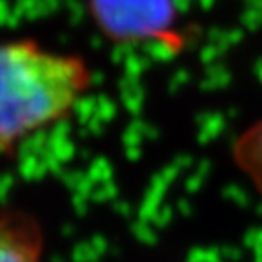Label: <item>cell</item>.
Instances as JSON below:
<instances>
[{
  "instance_id": "2",
  "label": "cell",
  "mask_w": 262,
  "mask_h": 262,
  "mask_svg": "<svg viewBox=\"0 0 262 262\" xmlns=\"http://www.w3.org/2000/svg\"><path fill=\"white\" fill-rule=\"evenodd\" d=\"M110 29L122 37H151L169 28L175 0H97Z\"/></svg>"
},
{
  "instance_id": "3",
  "label": "cell",
  "mask_w": 262,
  "mask_h": 262,
  "mask_svg": "<svg viewBox=\"0 0 262 262\" xmlns=\"http://www.w3.org/2000/svg\"><path fill=\"white\" fill-rule=\"evenodd\" d=\"M44 233L28 213L18 209L0 211V262H42Z\"/></svg>"
},
{
  "instance_id": "4",
  "label": "cell",
  "mask_w": 262,
  "mask_h": 262,
  "mask_svg": "<svg viewBox=\"0 0 262 262\" xmlns=\"http://www.w3.org/2000/svg\"><path fill=\"white\" fill-rule=\"evenodd\" d=\"M237 162L262 191V124L248 131L235 149Z\"/></svg>"
},
{
  "instance_id": "1",
  "label": "cell",
  "mask_w": 262,
  "mask_h": 262,
  "mask_svg": "<svg viewBox=\"0 0 262 262\" xmlns=\"http://www.w3.org/2000/svg\"><path fill=\"white\" fill-rule=\"evenodd\" d=\"M80 57L31 38L0 40V153L70 115L90 88Z\"/></svg>"
}]
</instances>
